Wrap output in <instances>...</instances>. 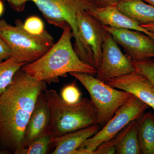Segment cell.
Returning <instances> with one entry per match:
<instances>
[{
    "instance_id": "6da1fadb",
    "label": "cell",
    "mask_w": 154,
    "mask_h": 154,
    "mask_svg": "<svg viewBox=\"0 0 154 154\" xmlns=\"http://www.w3.org/2000/svg\"><path fill=\"white\" fill-rule=\"evenodd\" d=\"M47 83L37 81L20 69L11 85L0 96V149L20 154L24 134L38 95Z\"/></svg>"
},
{
    "instance_id": "7a4b0ae2",
    "label": "cell",
    "mask_w": 154,
    "mask_h": 154,
    "mask_svg": "<svg viewBox=\"0 0 154 154\" xmlns=\"http://www.w3.org/2000/svg\"><path fill=\"white\" fill-rule=\"evenodd\" d=\"M59 40L44 55L37 60L27 63L21 68L37 81L47 84L58 83L60 77L66 78L72 72L86 73L96 76L97 70L83 62L74 49L71 39L73 37L71 27L67 25Z\"/></svg>"
},
{
    "instance_id": "3957f363",
    "label": "cell",
    "mask_w": 154,
    "mask_h": 154,
    "mask_svg": "<svg viewBox=\"0 0 154 154\" xmlns=\"http://www.w3.org/2000/svg\"><path fill=\"white\" fill-rule=\"evenodd\" d=\"M11 8L17 12L24 11L26 3L32 2L50 25L63 29L71 27L75 39L73 48L83 62L95 67L94 54L81 38L76 24L79 11H88L96 7L95 0H6Z\"/></svg>"
},
{
    "instance_id": "277c9868",
    "label": "cell",
    "mask_w": 154,
    "mask_h": 154,
    "mask_svg": "<svg viewBox=\"0 0 154 154\" xmlns=\"http://www.w3.org/2000/svg\"><path fill=\"white\" fill-rule=\"evenodd\" d=\"M44 94L50 112L49 130L53 139L99 124L97 110L91 100L82 98L77 103L69 104L53 89Z\"/></svg>"
},
{
    "instance_id": "5b68a950",
    "label": "cell",
    "mask_w": 154,
    "mask_h": 154,
    "mask_svg": "<svg viewBox=\"0 0 154 154\" xmlns=\"http://www.w3.org/2000/svg\"><path fill=\"white\" fill-rule=\"evenodd\" d=\"M15 25L5 19L0 20V37L11 48L12 56L18 63H31L44 55L54 44L52 36L45 31L40 35L28 32L20 19Z\"/></svg>"
},
{
    "instance_id": "8992f818",
    "label": "cell",
    "mask_w": 154,
    "mask_h": 154,
    "mask_svg": "<svg viewBox=\"0 0 154 154\" xmlns=\"http://www.w3.org/2000/svg\"><path fill=\"white\" fill-rule=\"evenodd\" d=\"M69 74L79 80L90 94L91 102L97 110L99 125L102 128L133 95L126 91L116 90L89 74L80 72Z\"/></svg>"
},
{
    "instance_id": "52a82bcc",
    "label": "cell",
    "mask_w": 154,
    "mask_h": 154,
    "mask_svg": "<svg viewBox=\"0 0 154 154\" xmlns=\"http://www.w3.org/2000/svg\"><path fill=\"white\" fill-rule=\"evenodd\" d=\"M149 106L133 95L124 105L116 110L114 116L93 136L84 142L79 148L94 152L100 144L115 137L133 120L138 119Z\"/></svg>"
},
{
    "instance_id": "ba28073f",
    "label": "cell",
    "mask_w": 154,
    "mask_h": 154,
    "mask_svg": "<svg viewBox=\"0 0 154 154\" xmlns=\"http://www.w3.org/2000/svg\"><path fill=\"white\" fill-rule=\"evenodd\" d=\"M96 78L106 82L112 78L135 71L131 60L125 55L112 35L109 33L102 45V55Z\"/></svg>"
},
{
    "instance_id": "9c48e42d",
    "label": "cell",
    "mask_w": 154,
    "mask_h": 154,
    "mask_svg": "<svg viewBox=\"0 0 154 154\" xmlns=\"http://www.w3.org/2000/svg\"><path fill=\"white\" fill-rule=\"evenodd\" d=\"M103 26L116 43L123 48L131 59L154 58V39L150 36L137 30Z\"/></svg>"
},
{
    "instance_id": "30bf717a",
    "label": "cell",
    "mask_w": 154,
    "mask_h": 154,
    "mask_svg": "<svg viewBox=\"0 0 154 154\" xmlns=\"http://www.w3.org/2000/svg\"><path fill=\"white\" fill-rule=\"evenodd\" d=\"M76 24L80 36L93 51L95 68L97 69L101 60L102 44L109 32L98 20L86 11L77 13Z\"/></svg>"
},
{
    "instance_id": "8fae6325",
    "label": "cell",
    "mask_w": 154,
    "mask_h": 154,
    "mask_svg": "<svg viewBox=\"0 0 154 154\" xmlns=\"http://www.w3.org/2000/svg\"><path fill=\"white\" fill-rule=\"evenodd\" d=\"M105 83L112 88L133 94L154 109V85L143 75L135 71Z\"/></svg>"
},
{
    "instance_id": "7c38bea8",
    "label": "cell",
    "mask_w": 154,
    "mask_h": 154,
    "mask_svg": "<svg viewBox=\"0 0 154 154\" xmlns=\"http://www.w3.org/2000/svg\"><path fill=\"white\" fill-rule=\"evenodd\" d=\"M50 112L44 92H41L36 99L24 134V148L31 141L50 131Z\"/></svg>"
},
{
    "instance_id": "4fadbf2b",
    "label": "cell",
    "mask_w": 154,
    "mask_h": 154,
    "mask_svg": "<svg viewBox=\"0 0 154 154\" xmlns=\"http://www.w3.org/2000/svg\"><path fill=\"white\" fill-rule=\"evenodd\" d=\"M102 25L116 29H127L137 30L150 36L152 32L141 27L140 24L122 14L116 5L102 8L95 7L87 11Z\"/></svg>"
},
{
    "instance_id": "5bb4252c",
    "label": "cell",
    "mask_w": 154,
    "mask_h": 154,
    "mask_svg": "<svg viewBox=\"0 0 154 154\" xmlns=\"http://www.w3.org/2000/svg\"><path fill=\"white\" fill-rule=\"evenodd\" d=\"M101 128L99 124L94 125L53 139L54 149L51 154H73L85 141L93 136Z\"/></svg>"
},
{
    "instance_id": "9a60e30c",
    "label": "cell",
    "mask_w": 154,
    "mask_h": 154,
    "mask_svg": "<svg viewBox=\"0 0 154 154\" xmlns=\"http://www.w3.org/2000/svg\"><path fill=\"white\" fill-rule=\"evenodd\" d=\"M120 12L140 25L154 23V7L142 0H119L116 5Z\"/></svg>"
},
{
    "instance_id": "2e32d148",
    "label": "cell",
    "mask_w": 154,
    "mask_h": 154,
    "mask_svg": "<svg viewBox=\"0 0 154 154\" xmlns=\"http://www.w3.org/2000/svg\"><path fill=\"white\" fill-rule=\"evenodd\" d=\"M137 119L133 120L115 137L116 154H141L137 135Z\"/></svg>"
},
{
    "instance_id": "e0dca14e",
    "label": "cell",
    "mask_w": 154,
    "mask_h": 154,
    "mask_svg": "<svg viewBox=\"0 0 154 154\" xmlns=\"http://www.w3.org/2000/svg\"><path fill=\"white\" fill-rule=\"evenodd\" d=\"M137 135L143 154H154V113L145 112L137 119Z\"/></svg>"
},
{
    "instance_id": "ac0fdd59",
    "label": "cell",
    "mask_w": 154,
    "mask_h": 154,
    "mask_svg": "<svg viewBox=\"0 0 154 154\" xmlns=\"http://www.w3.org/2000/svg\"><path fill=\"white\" fill-rule=\"evenodd\" d=\"M26 64L17 62L12 57L0 63V96L11 85L16 73Z\"/></svg>"
},
{
    "instance_id": "d6986e66",
    "label": "cell",
    "mask_w": 154,
    "mask_h": 154,
    "mask_svg": "<svg viewBox=\"0 0 154 154\" xmlns=\"http://www.w3.org/2000/svg\"><path fill=\"white\" fill-rule=\"evenodd\" d=\"M52 135L50 131L31 141L20 154H47L53 146Z\"/></svg>"
},
{
    "instance_id": "ffe728a7",
    "label": "cell",
    "mask_w": 154,
    "mask_h": 154,
    "mask_svg": "<svg viewBox=\"0 0 154 154\" xmlns=\"http://www.w3.org/2000/svg\"><path fill=\"white\" fill-rule=\"evenodd\" d=\"M131 63L136 71L145 76L154 85V59L131 60Z\"/></svg>"
},
{
    "instance_id": "44dd1931",
    "label": "cell",
    "mask_w": 154,
    "mask_h": 154,
    "mask_svg": "<svg viewBox=\"0 0 154 154\" xmlns=\"http://www.w3.org/2000/svg\"><path fill=\"white\" fill-rule=\"evenodd\" d=\"M82 93L77 87L76 80L62 89L60 96L63 100L69 104H74L81 99Z\"/></svg>"
},
{
    "instance_id": "7402d4cb",
    "label": "cell",
    "mask_w": 154,
    "mask_h": 154,
    "mask_svg": "<svg viewBox=\"0 0 154 154\" xmlns=\"http://www.w3.org/2000/svg\"><path fill=\"white\" fill-rule=\"evenodd\" d=\"M23 26L28 32L34 35H41L46 31L43 21L36 16H31L27 18L23 23Z\"/></svg>"
},
{
    "instance_id": "603a6c76",
    "label": "cell",
    "mask_w": 154,
    "mask_h": 154,
    "mask_svg": "<svg viewBox=\"0 0 154 154\" xmlns=\"http://www.w3.org/2000/svg\"><path fill=\"white\" fill-rule=\"evenodd\" d=\"M94 152L95 154H116V141L115 137L100 144Z\"/></svg>"
},
{
    "instance_id": "cb8c5ba5",
    "label": "cell",
    "mask_w": 154,
    "mask_h": 154,
    "mask_svg": "<svg viewBox=\"0 0 154 154\" xmlns=\"http://www.w3.org/2000/svg\"><path fill=\"white\" fill-rule=\"evenodd\" d=\"M12 56L11 48L5 41L0 37V63L10 58Z\"/></svg>"
},
{
    "instance_id": "d4e9b609",
    "label": "cell",
    "mask_w": 154,
    "mask_h": 154,
    "mask_svg": "<svg viewBox=\"0 0 154 154\" xmlns=\"http://www.w3.org/2000/svg\"><path fill=\"white\" fill-rule=\"evenodd\" d=\"M119 1V0H95L96 7L97 8L116 5Z\"/></svg>"
},
{
    "instance_id": "484cf974",
    "label": "cell",
    "mask_w": 154,
    "mask_h": 154,
    "mask_svg": "<svg viewBox=\"0 0 154 154\" xmlns=\"http://www.w3.org/2000/svg\"><path fill=\"white\" fill-rule=\"evenodd\" d=\"M141 27L147 30L150 32H154V23L151 24H144V25H141Z\"/></svg>"
},
{
    "instance_id": "4316f807",
    "label": "cell",
    "mask_w": 154,
    "mask_h": 154,
    "mask_svg": "<svg viewBox=\"0 0 154 154\" xmlns=\"http://www.w3.org/2000/svg\"><path fill=\"white\" fill-rule=\"evenodd\" d=\"M4 12V5L3 2L0 0V17L2 16Z\"/></svg>"
},
{
    "instance_id": "83f0119b",
    "label": "cell",
    "mask_w": 154,
    "mask_h": 154,
    "mask_svg": "<svg viewBox=\"0 0 154 154\" xmlns=\"http://www.w3.org/2000/svg\"><path fill=\"white\" fill-rule=\"evenodd\" d=\"M142 1L146 2L149 5H152L154 7V0H142Z\"/></svg>"
},
{
    "instance_id": "f1b7e54d",
    "label": "cell",
    "mask_w": 154,
    "mask_h": 154,
    "mask_svg": "<svg viewBox=\"0 0 154 154\" xmlns=\"http://www.w3.org/2000/svg\"><path fill=\"white\" fill-rule=\"evenodd\" d=\"M11 154V152L5 150L0 149V154Z\"/></svg>"
},
{
    "instance_id": "f546056e",
    "label": "cell",
    "mask_w": 154,
    "mask_h": 154,
    "mask_svg": "<svg viewBox=\"0 0 154 154\" xmlns=\"http://www.w3.org/2000/svg\"><path fill=\"white\" fill-rule=\"evenodd\" d=\"M151 37L153 39H154V32H152V36H151Z\"/></svg>"
}]
</instances>
